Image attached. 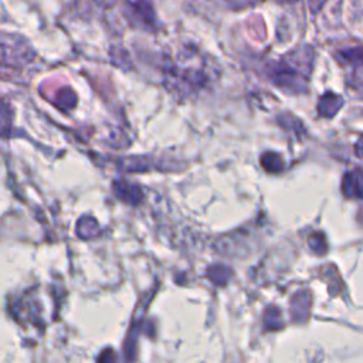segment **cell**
I'll use <instances>...</instances> for the list:
<instances>
[{"instance_id": "9a60e30c", "label": "cell", "mask_w": 363, "mask_h": 363, "mask_svg": "<svg viewBox=\"0 0 363 363\" xmlns=\"http://www.w3.org/2000/svg\"><path fill=\"white\" fill-rule=\"evenodd\" d=\"M279 1H289V3H294V1H296V0H279Z\"/></svg>"}, {"instance_id": "30bf717a", "label": "cell", "mask_w": 363, "mask_h": 363, "mask_svg": "<svg viewBox=\"0 0 363 363\" xmlns=\"http://www.w3.org/2000/svg\"><path fill=\"white\" fill-rule=\"evenodd\" d=\"M230 275H231V271H230L227 267H224V265H213V267L208 269V277H210V279H211L214 284H217V285L225 284V282L228 281Z\"/></svg>"}, {"instance_id": "3957f363", "label": "cell", "mask_w": 363, "mask_h": 363, "mask_svg": "<svg viewBox=\"0 0 363 363\" xmlns=\"http://www.w3.org/2000/svg\"><path fill=\"white\" fill-rule=\"evenodd\" d=\"M35 51L21 35L0 33V65L9 68H23L34 60Z\"/></svg>"}, {"instance_id": "7a4b0ae2", "label": "cell", "mask_w": 363, "mask_h": 363, "mask_svg": "<svg viewBox=\"0 0 363 363\" xmlns=\"http://www.w3.org/2000/svg\"><path fill=\"white\" fill-rule=\"evenodd\" d=\"M313 64V50L309 45L299 47L278 61L267 65L268 78L285 91H301L309 78Z\"/></svg>"}, {"instance_id": "8992f818", "label": "cell", "mask_w": 363, "mask_h": 363, "mask_svg": "<svg viewBox=\"0 0 363 363\" xmlns=\"http://www.w3.org/2000/svg\"><path fill=\"white\" fill-rule=\"evenodd\" d=\"M342 191L346 197H363V169H354L342 179Z\"/></svg>"}, {"instance_id": "5bb4252c", "label": "cell", "mask_w": 363, "mask_h": 363, "mask_svg": "<svg viewBox=\"0 0 363 363\" xmlns=\"http://www.w3.org/2000/svg\"><path fill=\"white\" fill-rule=\"evenodd\" d=\"M356 155L363 159V136L356 143Z\"/></svg>"}, {"instance_id": "9c48e42d", "label": "cell", "mask_w": 363, "mask_h": 363, "mask_svg": "<svg viewBox=\"0 0 363 363\" xmlns=\"http://www.w3.org/2000/svg\"><path fill=\"white\" fill-rule=\"evenodd\" d=\"M309 296L306 292H298L292 299V312L295 318H301V313H308Z\"/></svg>"}, {"instance_id": "6da1fadb", "label": "cell", "mask_w": 363, "mask_h": 363, "mask_svg": "<svg viewBox=\"0 0 363 363\" xmlns=\"http://www.w3.org/2000/svg\"><path fill=\"white\" fill-rule=\"evenodd\" d=\"M163 79L170 92L187 96L210 85L214 79V68L199 50L186 47L174 60L163 65Z\"/></svg>"}, {"instance_id": "8fae6325", "label": "cell", "mask_w": 363, "mask_h": 363, "mask_svg": "<svg viewBox=\"0 0 363 363\" xmlns=\"http://www.w3.org/2000/svg\"><path fill=\"white\" fill-rule=\"evenodd\" d=\"M309 247L316 254H323L326 251V240L320 233H315L309 237Z\"/></svg>"}, {"instance_id": "7c38bea8", "label": "cell", "mask_w": 363, "mask_h": 363, "mask_svg": "<svg viewBox=\"0 0 363 363\" xmlns=\"http://www.w3.org/2000/svg\"><path fill=\"white\" fill-rule=\"evenodd\" d=\"M279 311L277 308H268L267 309V313L264 316V322H265V326L268 329H277L281 323V319H279Z\"/></svg>"}, {"instance_id": "4fadbf2b", "label": "cell", "mask_w": 363, "mask_h": 363, "mask_svg": "<svg viewBox=\"0 0 363 363\" xmlns=\"http://www.w3.org/2000/svg\"><path fill=\"white\" fill-rule=\"evenodd\" d=\"M326 0H309V9L312 13H318Z\"/></svg>"}, {"instance_id": "ba28073f", "label": "cell", "mask_w": 363, "mask_h": 363, "mask_svg": "<svg viewBox=\"0 0 363 363\" xmlns=\"http://www.w3.org/2000/svg\"><path fill=\"white\" fill-rule=\"evenodd\" d=\"M261 164L268 173H278L284 169L282 157L275 152H267L261 156Z\"/></svg>"}, {"instance_id": "52a82bcc", "label": "cell", "mask_w": 363, "mask_h": 363, "mask_svg": "<svg viewBox=\"0 0 363 363\" xmlns=\"http://www.w3.org/2000/svg\"><path fill=\"white\" fill-rule=\"evenodd\" d=\"M343 99L337 94L326 92L323 94L318 101V112L323 118H332L337 113V111L342 108Z\"/></svg>"}, {"instance_id": "5b68a950", "label": "cell", "mask_w": 363, "mask_h": 363, "mask_svg": "<svg viewBox=\"0 0 363 363\" xmlns=\"http://www.w3.org/2000/svg\"><path fill=\"white\" fill-rule=\"evenodd\" d=\"M337 60L350 68L349 86L363 94V48H347L337 54Z\"/></svg>"}, {"instance_id": "277c9868", "label": "cell", "mask_w": 363, "mask_h": 363, "mask_svg": "<svg viewBox=\"0 0 363 363\" xmlns=\"http://www.w3.org/2000/svg\"><path fill=\"white\" fill-rule=\"evenodd\" d=\"M123 14L126 20L142 30H155L156 14L152 0H125Z\"/></svg>"}]
</instances>
